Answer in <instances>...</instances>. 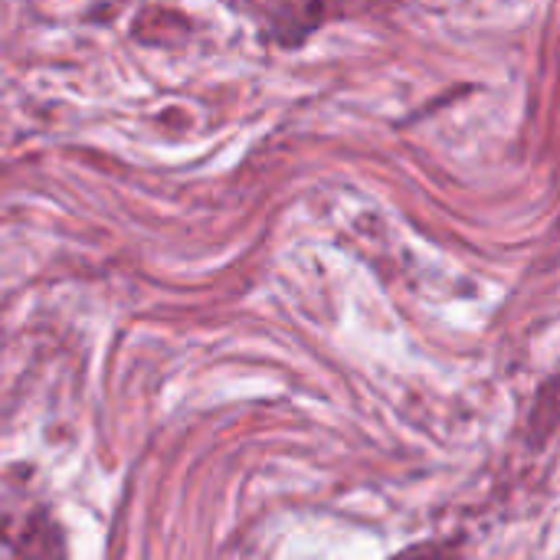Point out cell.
<instances>
[{"label": "cell", "mask_w": 560, "mask_h": 560, "mask_svg": "<svg viewBox=\"0 0 560 560\" xmlns=\"http://www.w3.org/2000/svg\"><path fill=\"white\" fill-rule=\"evenodd\" d=\"M16 548V560H62V538L49 518H33Z\"/></svg>", "instance_id": "obj_1"}]
</instances>
